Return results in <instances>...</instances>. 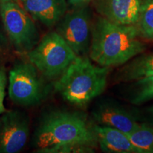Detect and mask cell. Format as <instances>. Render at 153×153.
Returning a JSON list of instances; mask_svg holds the SVG:
<instances>
[{
  "mask_svg": "<svg viewBox=\"0 0 153 153\" xmlns=\"http://www.w3.org/2000/svg\"><path fill=\"white\" fill-rule=\"evenodd\" d=\"M26 55L28 60L48 79L60 77L77 56L56 31L44 36Z\"/></svg>",
  "mask_w": 153,
  "mask_h": 153,
  "instance_id": "4",
  "label": "cell"
},
{
  "mask_svg": "<svg viewBox=\"0 0 153 153\" xmlns=\"http://www.w3.org/2000/svg\"><path fill=\"white\" fill-rule=\"evenodd\" d=\"M97 143L101 151L112 153H141L130 140L127 134L119 130L96 124L94 126Z\"/></svg>",
  "mask_w": 153,
  "mask_h": 153,
  "instance_id": "12",
  "label": "cell"
},
{
  "mask_svg": "<svg viewBox=\"0 0 153 153\" xmlns=\"http://www.w3.org/2000/svg\"><path fill=\"white\" fill-rule=\"evenodd\" d=\"M128 136L141 153H153V128L142 124Z\"/></svg>",
  "mask_w": 153,
  "mask_h": 153,
  "instance_id": "15",
  "label": "cell"
},
{
  "mask_svg": "<svg viewBox=\"0 0 153 153\" xmlns=\"http://www.w3.org/2000/svg\"><path fill=\"white\" fill-rule=\"evenodd\" d=\"M91 16L87 7L67 11L57 24L56 32L77 56L89 52L91 40Z\"/></svg>",
  "mask_w": 153,
  "mask_h": 153,
  "instance_id": "7",
  "label": "cell"
},
{
  "mask_svg": "<svg viewBox=\"0 0 153 153\" xmlns=\"http://www.w3.org/2000/svg\"><path fill=\"white\" fill-rule=\"evenodd\" d=\"M94 126L76 112L45 114L34 132L33 145L40 153L90 152L97 145Z\"/></svg>",
  "mask_w": 153,
  "mask_h": 153,
  "instance_id": "1",
  "label": "cell"
},
{
  "mask_svg": "<svg viewBox=\"0 0 153 153\" xmlns=\"http://www.w3.org/2000/svg\"><path fill=\"white\" fill-rule=\"evenodd\" d=\"M7 82L8 78L5 69L0 68V116L7 111L4 106V99Z\"/></svg>",
  "mask_w": 153,
  "mask_h": 153,
  "instance_id": "17",
  "label": "cell"
},
{
  "mask_svg": "<svg viewBox=\"0 0 153 153\" xmlns=\"http://www.w3.org/2000/svg\"><path fill=\"white\" fill-rule=\"evenodd\" d=\"M101 15L118 24L135 25L138 20L142 0H93Z\"/></svg>",
  "mask_w": 153,
  "mask_h": 153,
  "instance_id": "10",
  "label": "cell"
},
{
  "mask_svg": "<svg viewBox=\"0 0 153 153\" xmlns=\"http://www.w3.org/2000/svg\"><path fill=\"white\" fill-rule=\"evenodd\" d=\"M141 38L153 41V0H142L135 24Z\"/></svg>",
  "mask_w": 153,
  "mask_h": 153,
  "instance_id": "14",
  "label": "cell"
},
{
  "mask_svg": "<svg viewBox=\"0 0 153 153\" xmlns=\"http://www.w3.org/2000/svg\"><path fill=\"white\" fill-rule=\"evenodd\" d=\"M45 78L29 61H17L9 71L8 94L14 104L22 107L40 104L49 93Z\"/></svg>",
  "mask_w": 153,
  "mask_h": 153,
  "instance_id": "5",
  "label": "cell"
},
{
  "mask_svg": "<svg viewBox=\"0 0 153 153\" xmlns=\"http://www.w3.org/2000/svg\"><path fill=\"white\" fill-rule=\"evenodd\" d=\"M67 3L72 8H79V7H87L93 0H66Z\"/></svg>",
  "mask_w": 153,
  "mask_h": 153,
  "instance_id": "18",
  "label": "cell"
},
{
  "mask_svg": "<svg viewBox=\"0 0 153 153\" xmlns=\"http://www.w3.org/2000/svg\"><path fill=\"white\" fill-rule=\"evenodd\" d=\"M14 1H16V0H14Z\"/></svg>",
  "mask_w": 153,
  "mask_h": 153,
  "instance_id": "20",
  "label": "cell"
},
{
  "mask_svg": "<svg viewBox=\"0 0 153 153\" xmlns=\"http://www.w3.org/2000/svg\"><path fill=\"white\" fill-rule=\"evenodd\" d=\"M92 117L98 125L118 129L127 135L140 126L133 114L114 102H104L98 105L93 110Z\"/></svg>",
  "mask_w": 153,
  "mask_h": 153,
  "instance_id": "9",
  "label": "cell"
},
{
  "mask_svg": "<svg viewBox=\"0 0 153 153\" xmlns=\"http://www.w3.org/2000/svg\"><path fill=\"white\" fill-rule=\"evenodd\" d=\"M135 25L118 24L98 17L91 27L89 57L100 66L121 65L145 51Z\"/></svg>",
  "mask_w": 153,
  "mask_h": 153,
  "instance_id": "2",
  "label": "cell"
},
{
  "mask_svg": "<svg viewBox=\"0 0 153 153\" xmlns=\"http://www.w3.org/2000/svg\"><path fill=\"white\" fill-rule=\"evenodd\" d=\"M153 75V55L134 59L120 70L117 78L120 81H135Z\"/></svg>",
  "mask_w": 153,
  "mask_h": 153,
  "instance_id": "13",
  "label": "cell"
},
{
  "mask_svg": "<svg viewBox=\"0 0 153 153\" xmlns=\"http://www.w3.org/2000/svg\"><path fill=\"white\" fill-rule=\"evenodd\" d=\"M109 68L95 65L86 55L76 56L57 78L54 88L65 100L82 107L103 93Z\"/></svg>",
  "mask_w": 153,
  "mask_h": 153,
  "instance_id": "3",
  "label": "cell"
},
{
  "mask_svg": "<svg viewBox=\"0 0 153 153\" xmlns=\"http://www.w3.org/2000/svg\"><path fill=\"white\" fill-rule=\"evenodd\" d=\"M30 134L28 115L19 110L0 116V153H16L26 145Z\"/></svg>",
  "mask_w": 153,
  "mask_h": 153,
  "instance_id": "8",
  "label": "cell"
},
{
  "mask_svg": "<svg viewBox=\"0 0 153 153\" xmlns=\"http://www.w3.org/2000/svg\"><path fill=\"white\" fill-rule=\"evenodd\" d=\"M135 81L130 99L132 104L140 105L153 99V75Z\"/></svg>",
  "mask_w": 153,
  "mask_h": 153,
  "instance_id": "16",
  "label": "cell"
},
{
  "mask_svg": "<svg viewBox=\"0 0 153 153\" xmlns=\"http://www.w3.org/2000/svg\"><path fill=\"white\" fill-rule=\"evenodd\" d=\"M149 112H150L151 114V117H152V123L153 124V106L149 108Z\"/></svg>",
  "mask_w": 153,
  "mask_h": 153,
  "instance_id": "19",
  "label": "cell"
},
{
  "mask_svg": "<svg viewBox=\"0 0 153 153\" xmlns=\"http://www.w3.org/2000/svg\"><path fill=\"white\" fill-rule=\"evenodd\" d=\"M0 15L11 43L18 52L27 53L40 41L32 17L14 0H0Z\"/></svg>",
  "mask_w": 153,
  "mask_h": 153,
  "instance_id": "6",
  "label": "cell"
},
{
  "mask_svg": "<svg viewBox=\"0 0 153 153\" xmlns=\"http://www.w3.org/2000/svg\"><path fill=\"white\" fill-rule=\"evenodd\" d=\"M23 8L32 18L47 27H53L68 11L66 0H20Z\"/></svg>",
  "mask_w": 153,
  "mask_h": 153,
  "instance_id": "11",
  "label": "cell"
}]
</instances>
